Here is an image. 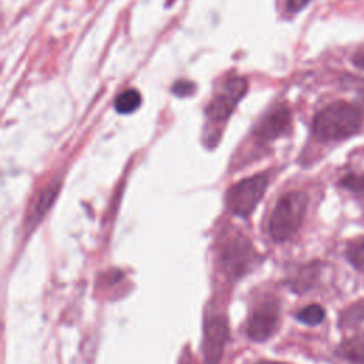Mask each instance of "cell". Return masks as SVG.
Wrapping results in <instances>:
<instances>
[{
    "label": "cell",
    "instance_id": "cell-20",
    "mask_svg": "<svg viewBox=\"0 0 364 364\" xmlns=\"http://www.w3.org/2000/svg\"><path fill=\"white\" fill-rule=\"evenodd\" d=\"M257 364H286V363H279V361H267V360H264V361H259Z\"/></svg>",
    "mask_w": 364,
    "mask_h": 364
},
{
    "label": "cell",
    "instance_id": "cell-3",
    "mask_svg": "<svg viewBox=\"0 0 364 364\" xmlns=\"http://www.w3.org/2000/svg\"><path fill=\"white\" fill-rule=\"evenodd\" d=\"M267 183L269 178L264 173H259L235 183L226 195L229 210L237 216L247 218L263 198Z\"/></svg>",
    "mask_w": 364,
    "mask_h": 364
},
{
    "label": "cell",
    "instance_id": "cell-17",
    "mask_svg": "<svg viewBox=\"0 0 364 364\" xmlns=\"http://www.w3.org/2000/svg\"><path fill=\"white\" fill-rule=\"evenodd\" d=\"M193 90H195V87L191 81H178L173 84V88H172L173 94H176L179 97H186V95L192 94Z\"/></svg>",
    "mask_w": 364,
    "mask_h": 364
},
{
    "label": "cell",
    "instance_id": "cell-4",
    "mask_svg": "<svg viewBox=\"0 0 364 364\" xmlns=\"http://www.w3.org/2000/svg\"><path fill=\"white\" fill-rule=\"evenodd\" d=\"M220 257L226 274L239 277L252 267L256 253L252 243L245 236L236 235L225 240L220 250Z\"/></svg>",
    "mask_w": 364,
    "mask_h": 364
},
{
    "label": "cell",
    "instance_id": "cell-14",
    "mask_svg": "<svg viewBox=\"0 0 364 364\" xmlns=\"http://www.w3.org/2000/svg\"><path fill=\"white\" fill-rule=\"evenodd\" d=\"M341 185L351 191H364V173L363 175H347L341 181Z\"/></svg>",
    "mask_w": 364,
    "mask_h": 364
},
{
    "label": "cell",
    "instance_id": "cell-12",
    "mask_svg": "<svg viewBox=\"0 0 364 364\" xmlns=\"http://www.w3.org/2000/svg\"><path fill=\"white\" fill-rule=\"evenodd\" d=\"M346 257L355 269L364 272V237L354 239L347 245Z\"/></svg>",
    "mask_w": 364,
    "mask_h": 364
},
{
    "label": "cell",
    "instance_id": "cell-15",
    "mask_svg": "<svg viewBox=\"0 0 364 364\" xmlns=\"http://www.w3.org/2000/svg\"><path fill=\"white\" fill-rule=\"evenodd\" d=\"M301 274L300 276H303V277H314L316 276V272H314V266L311 264V266H307V267H304L303 269V272H300ZM313 284L307 280V282H304V280H296L294 282V290H297V291H304V290H307V289H310Z\"/></svg>",
    "mask_w": 364,
    "mask_h": 364
},
{
    "label": "cell",
    "instance_id": "cell-8",
    "mask_svg": "<svg viewBox=\"0 0 364 364\" xmlns=\"http://www.w3.org/2000/svg\"><path fill=\"white\" fill-rule=\"evenodd\" d=\"M290 111L286 107H277L260 121L256 128V135L262 141L274 139L290 128Z\"/></svg>",
    "mask_w": 364,
    "mask_h": 364
},
{
    "label": "cell",
    "instance_id": "cell-9",
    "mask_svg": "<svg viewBox=\"0 0 364 364\" xmlns=\"http://www.w3.org/2000/svg\"><path fill=\"white\" fill-rule=\"evenodd\" d=\"M60 181H53L51 183H48L37 196L36 205L33 208L31 216H30V223L36 225L41 220V218L48 212V209L53 206L58 192H60Z\"/></svg>",
    "mask_w": 364,
    "mask_h": 364
},
{
    "label": "cell",
    "instance_id": "cell-13",
    "mask_svg": "<svg viewBox=\"0 0 364 364\" xmlns=\"http://www.w3.org/2000/svg\"><path fill=\"white\" fill-rule=\"evenodd\" d=\"M326 311L318 304H309L297 313V320L307 326H317L324 320Z\"/></svg>",
    "mask_w": 364,
    "mask_h": 364
},
{
    "label": "cell",
    "instance_id": "cell-6",
    "mask_svg": "<svg viewBox=\"0 0 364 364\" xmlns=\"http://www.w3.org/2000/svg\"><path fill=\"white\" fill-rule=\"evenodd\" d=\"M279 323V304L276 300H266L259 304L246 326V334L250 340L260 343L267 340Z\"/></svg>",
    "mask_w": 364,
    "mask_h": 364
},
{
    "label": "cell",
    "instance_id": "cell-18",
    "mask_svg": "<svg viewBox=\"0 0 364 364\" xmlns=\"http://www.w3.org/2000/svg\"><path fill=\"white\" fill-rule=\"evenodd\" d=\"M311 0H287L286 1V9L290 13H297L301 9H304Z\"/></svg>",
    "mask_w": 364,
    "mask_h": 364
},
{
    "label": "cell",
    "instance_id": "cell-10",
    "mask_svg": "<svg viewBox=\"0 0 364 364\" xmlns=\"http://www.w3.org/2000/svg\"><path fill=\"white\" fill-rule=\"evenodd\" d=\"M337 354L351 363H364V336H357L343 341Z\"/></svg>",
    "mask_w": 364,
    "mask_h": 364
},
{
    "label": "cell",
    "instance_id": "cell-16",
    "mask_svg": "<svg viewBox=\"0 0 364 364\" xmlns=\"http://www.w3.org/2000/svg\"><path fill=\"white\" fill-rule=\"evenodd\" d=\"M346 323L347 324H351V323H357V321H361L364 320V306H353L348 313H346V317H344Z\"/></svg>",
    "mask_w": 364,
    "mask_h": 364
},
{
    "label": "cell",
    "instance_id": "cell-11",
    "mask_svg": "<svg viewBox=\"0 0 364 364\" xmlns=\"http://www.w3.org/2000/svg\"><path fill=\"white\" fill-rule=\"evenodd\" d=\"M141 105V94L139 91L129 88L121 92L114 102V108L119 114H131Z\"/></svg>",
    "mask_w": 364,
    "mask_h": 364
},
{
    "label": "cell",
    "instance_id": "cell-1",
    "mask_svg": "<svg viewBox=\"0 0 364 364\" xmlns=\"http://www.w3.org/2000/svg\"><path fill=\"white\" fill-rule=\"evenodd\" d=\"M361 127V112L344 101H336L313 119V132L320 141H338L354 135Z\"/></svg>",
    "mask_w": 364,
    "mask_h": 364
},
{
    "label": "cell",
    "instance_id": "cell-7",
    "mask_svg": "<svg viewBox=\"0 0 364 364\" xmlns=\"http://www.w3.org/2000/svg\"><path fill=\"white\" fill-rule=\"evenodd\" d=\"M229 337L228 321L223 316H213L205 323L203 360L205 364H219Z\"/></svg>",
    "mask_w": 364,
    "mask_h": 364
},
{
    "label": "cell",
    "instance_id": "cell-5",
    "mask_svg": "<svg viewBox=\"0 0 364 364\" xmlns=\"http://www.w3.org/2000/svg\"><path fill=\"white\" fill-rule=\"evenodd\" d=\"M247 91V82L242 77H233L228 80L219 92L213 97L206 108V115L215 122L226 121L233 112L237 102Z\"/></svg>",
    "mask_w": 364,
    "mask_h": 364
},
{
    "label": "cell",
    "instance_id": "cell-2",
    "mask_svg": "<svg viewBox=\"0 0 364 364\" xmlns=\"http://www.w3.org/2000/svg\"><path fill=\"white\" fill-rule=\"evenodd\" d=\"M307 209V196L301 191H293L283 195L276 203L270 220L269 235L274 242H286L291 239L304 218Z\"/></svg>",
    "mask_w": 364,
    "mask_h": 364
},
{
    "label": "cell",
    "instance_id": "cell-19",
    "mask_svg": "<svg viewBox=\"0 0 364 364\" xmlns=\"http://www.w3.org/2000/svg\"><path fill=\"white\" fill-rule=\"evenodd\" d=\"M353 63H354L357 67L364 68V47L355 51V54L353 55Z\"/></svg>",
    "mask_w": 364,
    "mask_h": 364
}]
</instances>
